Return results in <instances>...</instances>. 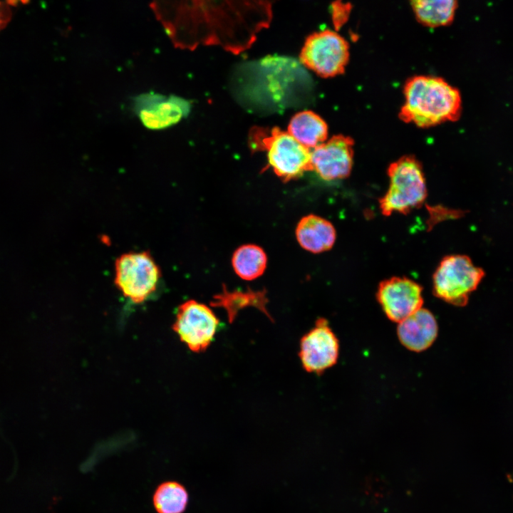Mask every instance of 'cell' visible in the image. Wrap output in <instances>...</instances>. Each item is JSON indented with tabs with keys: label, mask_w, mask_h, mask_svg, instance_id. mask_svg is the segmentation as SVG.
<instances>
[{
	"label": "cell",
	"mask_w": 513,
	"mask_h": 513,
	"mask_svg": "<svg viewBox=\"0 0 513 513\" xmlns=\"http://www.w3.org/2000/svg\"><path fill=\"white\" fill-rule=\"evenodd\" d=\"M400 120L420 128L457 120L462 112L460 91L440 77L418 75L406 81Z\"/></svg>",
	"instance_id": "1"
},
{
	"label": "cell",
	"mask_w": 513,
	"mask_h": 513,
	"mask_svg": "<svg viewBox=\"0 0 513 513\" xmlns=\"http://www.w3.org/2000/svg\"><path fill=\"white\" fill-rule=\"evenodd\" d=\"M252 148L266 151L269 165L284 182L312 170L311 151L288 132L279 128H254L250 135Z\"/></svg>",
	"instance_id": "2"
},
{
	"label": "cell",
	"mask_w": 513,
	"mask_h": 513,
	"mask_svg": "<svg viewBox=\"0 0 513 513\" xmlns=\"http://www.w3.org/2000/svg\"><path fill=\"white\" fill-rule=\"evenodd\" d=\"M389 187L379 200L382 214H407L420 207L427 195L423 166L413 155H404L393 162L388 168Z\"/></svg>",
	"instance_id": "3"
},
{
	"label": "cell",
	"mask_w": 513,
	"mask_h": 513,
	"mask_svg": "<svg viewBox=\"0 0 513 513\" xmlns=\"http://www.w3.org/2000/svg\"><path fill=\"white\" fill-rule=\"evenodd\" d=\"M484 276V271L475 265L468 256H446L433 274V294L448 304L464 306Z\"/></svg>",
	"instance_id": "4"
},
{
	"label": "cell",
	"mask_w": 513,
	"mask_h": 513,
	"mask_svg": "<svg viewBox=\"0 0 513 513\" xmlns=\"http://www.w3.org/2000/svg\"><path fill=\"white\" fill-rule=\"evenodd\" d=\"M160 269L148 252H130L115 261L114 283L135 304L145 301L157 289Z\"/></svg>",
	"instance_id": "5"
},
{
	"label": "cell",
	"mask_w": 513,
	"mask_h": 513,
	"mask_svg": "<svg viewBox=\"0 0 513 513\" xmlns=\"http://www.w3.org/2000/svg\"><path fill=\"white\" fill-rule=\"evenodd\" d=\"M349 56L348 42L336 31L325 29L306 38L300 61L318 76L328 78L344 72Z\"/></svg>",
	"instance_id": "6"
},
{
	"label": "cell",
	"mask_w": 513,
	"mask_h": 513,
	"mask_svg": "<svg viewBox=\"0 0 513 513\" xmlns=\"http://www.w3.org/2000/svg\"><path fill=\"white\" fill-rule=\"evenodd\" d=\"M219 323L209 307L191 299L178 306L172 329L190 350L200 353L213 341Z\"/></svg>",
	"instance_id": "7"
},
{
	"label": "cell",
	"mask_w": 513,
	"mask_h": 513,
	"mask_svg": "<svg viewBox=\"0 0 513 513\" xmlns=\"http://www.w3.org/2000/svg\"><path fill=\"white\" fill-rule=\"evenodd\" d=\"M338 355L337 336L326 318H318L300 340L299 356L304 369L321 375L337 363Z\"/></svg>",
	"instance_id": "8"
},
{
	"label": "cell",
	"mask_w": 513,
	"mask_h": 513,
	"mask_svg": "<svg viewBox=\"0 0 513 513\" xmlns=\"http://www.w3.org/2000/svg\"><path fill=\"white\" fill-rule=\"evenodd\" d=\"M133 109L146 128L163 130L172 126L190 113L188 100L176 95L153 92L142 93L133 99Z\"/></svg>",
	"instance_id": "9"
},
{
	"label": "cell",
	"mask_w": 513,
	"mask_h": 513,
	"mask_svg": "<svg viewBox=\"0 0 513 513\" xmlns=\"http://www.w3.org/2000/svg\"><path fill=\"white\" fill-rule=\"evenodd\" d=\"M376 299L386 316L400 323L422 308L423 288L405 276H393L379 284Z\"/></svg>",
	"instance_id": "10"
},
{
	"label": "cell",
	"mask_w": 513,
	"mask_h": 513,
	"mask_svg": "<svg viewBox=\"0 0 513 513\" xmlns=\"http://www.w3.org/2000/svg\"><path fill=\"white\" fill-rule=\"evenodd\" d=\"M353 140L343 135H336L311 152L312 170L324 180L347 177L353 162Z\"/></svg>",
	"instance_id": "11"
},
{
	"label": "cell",
	"mask_w": 513,
	"mask_h": 513,
	"mask_svg": "<svg viewBox=\"0 0 513 513\" xmlns=\"http://www.w3.org/2000/svg\"><path fill=\"white\" fill-rule=\"evenodd\" d=\"M437 333L438 326L434 315L423 307L398 323L397 327L401 344L414 352H421L430 348Z\"/></svg>",
	"instance_id": "12"
},
{
	"label": "cell",
	"mask_w": 513,
	"mask_h": 513,
	"mask_svg": "<svg viewBox=\"0 0 513 513\" xmlns=\"http://www.w3.org/2000/svg\"><path fill=\"white\" fill-rule=\"evenodd\" d=\"M300 245L313 253L329 250L335 243L336 232L328 220L315 214L304 217L296 230Z\"/></svg>",
	"instance_id": "13"
},
{
	"label": "cell",
	"mask_w": 513,
	"mask_h": 513,
	"mask_svg": "<svg viewBox=\"0 0 513 513\" xmlns=\"http://www.w3.org/2000/svg\"><path fill=\"white\" fill-rule=\"evenodd\" d=\"M288 133L306 147L314 148L326 140L328 126L314 112L304 110L292 117Z\"/></svg>",
	"instance_id": "14"
},
{
	"label": "cell",
	"mask_w": 513,
	"mask_h": 513,
	"mask_svg": "<svg viewBox=\"0 0 513 513\" xmlns=\"http://www.w3.org/2000/svg\"><path fill=\"white\" fill-rule=\"evenodd\" d=\"M410 4L417 20L430 27L450 24L457 7L455 0H415Z\"/></svg>",
	"instance_id": "15"
},
{
	"label": "cell",
	"mask_w": 513,
	"mask_h": 513,
	"mask_svg": "<svg viewBox=\"0 0 513 513\" xmlns=\"http://www.w3.org/2000/svg\"><path fill=\"white\" fill-rule=\"evenodd\" d=\"M189 494L185 487L177 481L160 484L152 496V504L157 513H183L188 504Z\"/></svg>",
	"instance_id": "16"
},
{
	"label": "cell",
	"mask_w": 513,
	"mask_h": 513,
	"mask_svg": "<svg viewBox=\"0 0 513 513\" xmlns=\"http://www.w3.org/2000/svg\"><path fill=\"white\" fill-rule=\"evenodd\" d=\"M235 273L242 279L253 280L261 276L266 266V255L264 250L254 244L239 247L232 256Z\"/></svg>",
	"instance_id": "17"
},
{
	"label": "cell",
	"mask_w": 513,
	"mask_h": 513,
	"mask_svg": "<svg viewBox=\"0 0 513 513\" xmlns=\"http://www.w3.org/2000/svg\"><path fill=\"white\" fill-rule=\"evenodd\" d=\"M265 301V296L261 291H251L246 293L227 292L224 290L223 293L214 297V301L212 304L216 306L224 307L227 311L229 319L232 321L240 309L247 306H256L269 316L266 310Z\"/></svg>",
	"instance_id": "18"
},
{
	"label": "cell",
	"mask_w": 513,
	"mask_h": 513,
	"mask_svg": "<svg viewBox=\"0 0 513 513\" xmlns=\"http://www.w3.org/2000/svg\"><path fill=\"white\" fill-rule=\"evenodd\" d=\"M350 10L351 6L348 4L336 1L332 4V18L336 28H339L346 21Z\"/></svg>",
	"instance_id": "19"
},
{
	"label": "cell",
	"mask_w": 513,
	"mask_h": 513,
	"mask_svg": "<svg viewBox=\"0 0 513 513\" xmlns=\"http://www.w3.org/2000/svg\"><path fill=\"white\" fill-rule=\"evenodd\" d=\"M17 2L10 1H0V31L9 23L12 16V8Z\"/></svg>",
	"instance_id": "20"
}]
</instances>
